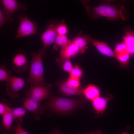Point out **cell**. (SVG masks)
<instances>
[{
	"instance_id": "obj_19",
	"label": "cell",
	"mask_w": 134,
	"mask_h": 134,
	"mask_svg": "<svg viewBox=\"0 0 134 134\" xmlns=\"http://www.w3.org/2000/svg\"><path fill=\"white\" fill-rule=\"evenodd\" d=\"M71 40L69 39L66 35L57 34L54 44V48L57 50L59 47L62 48L67 44Z\"/></svg>"
},
{
	"instance_id": "obj_26",
	"label": "cell",
	"mask_w": 134,
	"mask_h": 134,
	"mask_svg": "<svg viewBox=\"0 0 134 134\" xmlns=\"http://www.w3.org/2000/svg\"><path fill=\"white\" fill-rule=\"evenodd\" d=\"M66 82L68 85L75 88H78L81 86L80 79L76 78L70 76Z\"/></svg>"
},
{
	"instance_id": "obj_15",
	"label": "cell",
	"mask_w": 134,
	"mask_h": 134,
	"mask_svg": "<svg viewBox=\"0 0 134 134\" xmlns=\"http://www.w3.org/2000/svg\"><path fill=\"white\" fill-rule=\"evenodd\" d=\"M112 99L111 96L99 97L91 101L93 109L97 114H102L106 109L108 101Z\"/></svg>"
},
{
	"instance_id": "obj_30",
	"label": "cell",
	"mask_w": 134,
	"mask_h": 134,
	"mask_svg": "<svg viewBox=\"0 0 134 134\" xmlns=\"http://www.w3.org/2000/svg\"><path fill=\"white\" fill-rule=\"evenodd\" d=\"M8 23L7 18L2 11L0 10V27L1 28L4 25Z\"/></svg>"
},
{
	"instance_id": "obj_25",
	"label": "cell",
	"mask_w": 134,
	"mask_h": 134,
	"mask_svg": "<svg viewBox=\"0 0 134 134\" xmlns=\"http://www.w3.org/2000/svg\"><path fill=\"white\" fill-rule=\"evenodd\" d=\"M130 54L126 51L123 53L116 55L118 60L121 63L127 64L130 59Z\"/></svg>"
},
{
	"instance_id": "obj_10",
	"label": "cell",
	"mask_w": 134,
	"mask_h": 134,
	"mask_svg": "<svg viewBox=\"0 0 134 134\" xmlns=\"http://www.w3.org/2000/svg\"><path fill=\"white\" fill-rule=\"evenodd\" d=\"M22 100L24 107L33 113L35 120L38 121L40 116L44 113L45 107L41 105L40 102L31 98L26 97Z\"/></svg>"
},
{
	"instance_id": "obj_29",
	"label": "cell",
	"mask_w": 134,
	"mask_h": 134,
	"mask_svg": "<svg viewBox=\"0 0 134 134\" xmlns=\"http://www.w3.org/2000/svg\"><path fill=\"white\" fill-rule=\"evenodd\" d=\"M63 62L62 66L63 69L69 73L73 67L71 62L69 60H66Z\"/></svg>"
},
{
	"instance_id": "obj_34",
	"label": "cell",
	"mask_w": 134,
	"mask_h": 134,
	"mask_svg": "<svg viewBox=\"0 0 134 134\" xmlns=\"http://www.w3.org/2000/svg\"><path fill=\"white\" fill-rule=\"evenodd\" d=\"M10 134H14L13 132Z\"/></svg>"
},
{
	"instance_id": "obj_27",
	"label": "cell",
	"mask_w": 134,
	"mask_h": 134,
	"mask_svg": "<svg viewBox=\"0 0 134 134\" xmlns=\"http://www.w3.org/2000/svg\"><path fill=\"white\" fill-rule=\"evenodd\" d=\"M127 51L126 46L123 42L117 44L116 46L115 54L116 55L121 54Z\"/></svg>"
},
{
	"instance_id": "obj_16",
	"label": "cell",
	"mask_w": 134,
	"mask_h": 134,
	"mask_svg": "<svg viewBox=\"0 0 134 134\" xmlns=\"http://www.w3.org/2000/svg\"><path fill=\"white\" fill-rule=\"evenodd\" d=\"M92 43L101 53L109 57H116L115 54L107 44L103 42H100L92 38Z\"/></svg>"
},
{
	"instance_id": "obj_21",
	"label": "cell",
	"mask_w": 134,
	"mask_h": 134,
	"mask_svg": "<svg viewBox=\"0 0 134 134\" xmlns=\"http://www.w3.org/2000/svg\"><path fill=\"white\" fill-rule=\"evenodd\" d=\"M11 71L7 69L4 65L0 66V81L7 82L11 76Z\"/></svg>"
},
{
	"instance_id": "obj_13",
	"label": "cell",
	"mask_w": 134,
	"mask_h": 134,
	"mask_svg": "<svg viewBox=\"0 0 134 134\" xmlns=\"http://www.w3.org/2000/svg\"><path fill=\"white\" fill-rule=\"evenodd\" d=\"M10 107L7 108L5 113L2 115V121L0 131L3 134H10L13 132L11 127L14 119Z\"/></svg>"
},
{
	"instance_id": "obj_6",
	"label": "cell",
	"mask_w": 134,
	"mask_h": 134,
	"mask_svg": "<svg viewBox=\"0 0 134 134\" xmlns=\"http://www.w3.org/2000/svg\"><path fill=\"white\" fill-rule=\"evenodd\" d=\"M59 22L57 19H50L47 24L45 31L41 35L43 44L41 49L44 55L47 48L54 42L57 35L56 28Z\"/></svg>"
},
{
	"instance_id": "obj_8",
	"label": "cell",
	"mask_w": 134,
	"mask_h": 134,
	"mask_svg": "<svg viewBox=\"0 0 134 134\" xmlns=\"http://www.w3.org/2000/svg\"><path fill=\"white\" fill-rule=\"evenodd\" d=\"M6 82L7 94L13 99L18 97V92L25 84V81L23 78L12 76Z\"/></svg>"
},
{
	"instance_id": "obj_11",
	"label": "cell",
	"mask_w": 134,
	"mask_h": 134,
	"mask_svg": "<svg viewBox=\"0 0 134 134\" xmlns=\"http://www.w3.org/2000/svg\"><path fill=\"white\" fill-rule=\"evenodd\" d=\"M80 53L79 49L77 45L71 40L67 44L60 50V58L57 59L58 61H64L75 57Z\"/></svg>"
},
{
	"instance_id": "obj_28",
	"label": "cell",
	"mask_w": 134,
	"mask_h": 134,
	"mask_svg": "<svg viewBox=\"0 0 134 134\" xmlns=\"http://www.w3.org/2000/svg\"><path fill=\"white\" fill-rule=\"evenodd\" d=\"M11 104L6 100L3 99L1 100L0 103V114L2 115L6 111L7 108L9 106H10Z\"/></svg>"
},
{
	"instance_id": "obj_20",
	"label": "cell",
	"mask_w": 134,
	"mask_h": 134,
	"mask_svg": "<svg viewBox=\"0 0 134 134\" xmlns=\"http://www.w3.org/2000/svg\"><path fill=\"white\" fill-rule=\"evenodd\" d=\"M23 121L21 118L16 119V125L12 127L14 134H30L22 127V124Z\"/></svg>"
},
{
	"instance_id": "obj_17",
	"label": "cell",
	"mask_w": 134,
	"mask_h": 134,
	"mask_svg": "<svg viewBox=\"0 0 134 134\" xmlns=\"http://www.w3.org/2000/svg\"><path fill=\"white\" fill-rule=\"evenodd\" d=\"M100 93L98 87L91 84L84 88L83 95L86 99L92 101L99 97Z\"/></svg>"
},
{
	"instance_id": "obj_9",
	"label": "cell",
	"mask_w": 134,
	"mask_h": 134,
	"mask_svg": "<svg viewBox=\"0 0 134 134\" xmlns=\"http://www.w3.org/2000/svg\"><path fill=\"white\" fill-rule=\"evenodd\" d=\"M15 55L12 61L13 69L17 72L25 71L29 66L26 53L21 49L15 50Z\"/></svg>"
},
{
	"instance_id": "obj_5",
	"label": "cell",
	"mask_w": 134,
	"mask_h": 134,
	"mask_svg": "<svg viewBox=\"0 0 134 134\" xmlns=\"http://www.w3.org/2000/svg\"><path fill=\"white\" fill-rule=\"evenodd\" d=\"M18 17L20 23L15 39L25 37L37 33L38 25L36 23L31 20L24 14L19 15Z\"/></svg>"
},
{
	"instance_id": "obj_24",
	"label": "cell",
	"mask_w": 134,
	"mask_h": 134,
	"mask_svg": "<svg viewBox=\"0 0 134 134\" xmlns=\"http://www.w3.org/2000/svg\"><path fill=\"white\" fill-rule=\"evenodd\" d=\"M12 113L14 119L21 117L25 115L26 109L24 107H19L11 108Z\"/></svg>"
},
{
	"instance_id": "obj_23",
	"label": "cell",
	"mask_w": 134,
	"mask_h": 134,
	"mask_svg": "<svg viewBox=\"0 0 134 134\" xmlns=\"http://www.w3.org/2000/svg\"><path fill=\"white\" fill-rule=\"evenodd\" d=\"M56 31L57 34L61 35H66L68 32L67 25L63 20L60 21L57 28Z\"/></svg>"
},
{
	"instance_id": "obj_18",
	"label": "cell",
	"mask_w": 134,
	"mask_h": 134,
	"mask_svg": "<svg viewBox=\"0 0 134 134\" xmlns=\"http://www.w3.org/2000/svg\"><path fill=\"white\" fill-rule=\"evenodd\" d=\"M125 33V35L123 37V42L130 55H134V31H127Z\"/></svg>"
},
{
	"instance_id": "obj_7",
	"label": "cell",
	"mask_w": 134,
	"mask_h": 134,
	"mask_svg": "<svg viewBox=\"0 0 134 134\" xmlns=\"http://www.w3.org/2000/svg\"><path fill=\"white\" fill-rule=\"evenodd\" d=\"M1 1L4 7L2 11L7 17L8 23L13 21L12 16L16 11L27 9L26 4L20 3L17 0H2Z\"/></svg>"
},
{
	"instance_id": "obj_22",
	"label": "cell",
	"mask_w": 134,
	"mask_h": 134,
	"mask_svg": "<svg viewBox=\"0 0 134 134\" xmlns=\"http://www.w3.org/2000/svg\"><path fill=\"white\" fill-rule=\"evenodd\" d=\"M70 77L80 79L82 76L83 72L80 67L78 65H74L69 73Z\"/></svg>"
},
{
	"instance_id": "obj_3",
	"label": "cell",
	"mask_w": 134,
	"mask_h": 134,
	"mask_svg": "<svg viewBox=\"0 0 134 134\" xmlns=\"http://www.w3.org/2000/svg\"><path fill=\"white\" fill-rule=\"evenodd\" d=\"M32 59L30 73L28 82L32 84L45 83L44 77L43 57L44 56L43 51L40 49L37 52L31 53Z\"/></svg>"
},
{
	"instance_id": "obj_12",
	"label": "cell",
	"mask_w": 134,
	"mask_h": 134,
	"mask_svg": "<svg viewBox=\"0 0 134 134\" xmlns=\"http://www.w3.org/2000/svg\"><path fill=\"white\" fill-rule=\"evenodd\" d=\"M59 92L66 96L78 95L81 97L83 95L84 88L80 86L78 88H73L68 85L66 81L56 83Z\"/></svg>"
},
{
	"instance_id": "obj_14",
	"label": "cell",
	"mask_w": 134,
	"mask_h": 134,
	"mask_svg": "<svg viewBox=\"0 0 134 134\" xmlns=\"http://www.w3.org/2000/svg\"><path fill=\"white\" fill-rule=\"evenodd\" d=\"M92 38L89 35L83 34L82 31L80 30L72 41L77 45L80 53L82 54L88 48L89 44L91 43Z\"/></svg>"
},
{
	"instance_id": "obj_32",
	"label": "cell",
	"mask_w": 134,
	"mask_h": 134,
	"mask_svg": "<svg viewBox=\"0 0 134 134\" xmlns=\"http://www.w3.org/2000/svg\"><path fill=\"white\" fill-rule=\"evenodd\" d=\"M85 134H104L103 132L100 130H98L96 131H92L89 133L86 132Z\"/></svg>"
},
{
	"instance_id": "obj_31",
	"label": "cell",
	"mask_w": 134,
	"mask_h": 134,
	"mask_svg": "<svg viewBox=\"0 0 134 134\" xmlns=\"http://www.w3.org/2000/svg\"><path fill=\"white\" fill-rule=\"evenodd\" d=\"M47 134H63L58 129H54L53 130ZM77 134H80L79 133H77Z\"/></svg>"
},
{
	"instance_id": "obj_33",
	"label": "cell",
	"mask_w": 134,
	"mask_h": 134,
	"mask_svg": "<svg viewBox=\"0 0 134 134\" xmlns=\"http://www.w3.org/2000/svg\"><path fill=\"white\" fill-rule=\"evenodd\" d=\"M121 134H129L127 131L125 132H123Z\"/></svg>"
},
{
	"instance_id": "obj_4",
	"label": "cell",
	"mask_w": 134,
	"mask_h": 134,
	"mask_svg": "<svg viewBox=\"0 0 134 134\" xmlns=\"http://www.w3.org/2000/svg\"><path fill=\"white\" fill-rule=\"evenodd\" d=\"M52 88L51 84L46 83L43 84H31L27 91L26 97L31 98L40 102L44 99L52 97V93L50 91Z\"/></svg>"
},
{
	"instance_id": "obj_2",
	"label": "cell",
	"mask_w": 134,
	"mask_h": 134,
	"mask_svg": "<svg viewBox=\"0 0 134 134\" xmlns=\"http://www.w3.org/2000/svg\"><path fill=\"white\" fill-rule=\"evenodd\" d=\"M85 103V99L81 97L77 99L52 97L45 106L55 112L65 113L81 107Z\"/></svg>"
},
{
	"instance_id": "obj_1",
	"label": "cell",
	"mask_w": 134,
	"mask_h": 134,
	"mask_svg": "<svg viewBox=\"0 0 134 134\" xmlns=\"http://www.w3.org/2000/svg\"><path fill=\"white\" fill-rule=\"evenodd\" d=\"M81 2L91 19L96 20L103 17L112 21H126L129 19L128 11L121 4L113 5L111 3V1H105L97 6L92 7L88 4V1L83 0Z\"/></svg>"
}]
</instances>
